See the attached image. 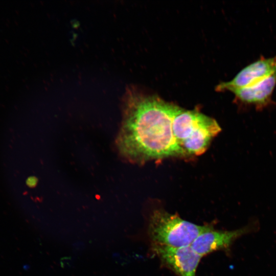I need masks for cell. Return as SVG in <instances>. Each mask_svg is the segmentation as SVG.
<instances>
[{
  "label": "cell",
  "mask_w": 276,
  "mask_h": 276,
  "mask_svg": "<svg viewBox=\"0 0 276 276\" xmlns=\"http://www.w3.org/2000/svg\"><path fill=\"white\" fill-rule=\"evenodd\" d=\"M180 108L157 96L127 90L115 141L119 154L135 163L185 157L175 135L174 118Z\"/></svg>",
  "instance_id": "1"
},
{
  "label": "cell",
  "mask_w": 276,
  "mask_h": 276,
  "mask_svg": "<svg viewBox=\"0 0 276 276\" xmlns=\"http://www.w3.org/2000/svg\"><path fill=\"white\" fill-rule=\"evenodd\" d=\"M212 227L197 225L177 215L157 209L150 216L148 234L152 244L180 247L190 246L200 234Z\"/></svg>",
  "instance_id": "2"
},
{
  "label": "cell",
  "mask_w": 276,
  "mask_h": 276,
  "mask_svg": "<svg viewBox=\"0 0 276 276\" xmlns=\"http://www.w3.org/2000/svg\"><path fill=\"white\" fill-rule=\"evenodd\" d=\"M152 249L162 263L178 276H196L202 257L191 246L173 247L152 244Z\"/></svg>",
  "instance_id": "3"
},
{
  "label": "cell",
  "mask_w": 276,
  "mask_h": 276,
  "mask_svg": "<svg viewBox=\"0 0 276 276\" xmlns=\"http://www.w3.org/2000/svg\"><path fill=\"white\" fill-rule=\"evenodd\" d=\"M276 73V57H262L242 69L231 81L219 84L216 89L219 91L250 86Z\"/></svg>",
  "instance_id": "4"
},
{
  "label": "cell",
  "mask_w": 276,
  "mask_h": 276,
  "mask_svg": "<svg viewBox=\"0 0 276 276\" xmlns=\"http://www.w3.org/2000/svg\"><path fill=\"white\" fill-rule=\"evenodd\" d=\"M276 85V73L253 85L231 91L235 102L243 109L252 107L263 110L275 103L272 99Z\"/></svg>",
  "instance_id": "5"
},
{
  "label": "cell",
  "mask_w": 276,
  "mask_h": 276,
  "mask_svg": "<svg viewBox=\"0 0 276 276\" xmlns=\"http://www.w3.org/2000/svg\"><path fill=\"white\" fill-rule=\"evenodd\" d=\"M246 232V228L233 231L216 230L213 227L200 234L191 244L203 257L213 251L228 249L233 242Z\"/></svg>",
  "instance_id": "6"
}]
</instances>
